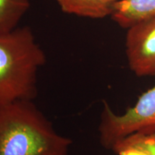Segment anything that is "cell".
<instances>
[{
    "instance_id": "1",
    "label": "cell",
    "mask_w": 155,
    "mask_h": 155,
    "mask_svg": "<svg viewBox=\"0 0 155 155\" xmlns=\"http://www.w3.org/2000/svg\"><path fill=\"white\" fill-rule=\"evenodd\" d=\"M71 144L32 100L0 105V155H68Z\"/></svg>"
},
{
    "instance_id": "2",
    "label": "cell",
    "mask_w": 155,
    "mask_h": 155,
    "mask_svg": "<svg viewBox=\"0 0 155 155\" xmlns=\"http://www.w3.org/2000/svg\"><path fill=\"white\" fill-rule=\"evenodd\" d=\"M46 55L28 27L0 33V105L34 100Z\"/></svg>"
},
{
    "instance_id": "3",
    "label": "cell",
    "mask_w": 155,
    "mask_h": 155,
    "mask_svg": "<svg viewBox=\"0 0 155 155\" xmlns=\"http://www.w3.org/2000/svg\"><path fill=\"white\" fill-rule=\"evenodd\" d=\"M155 128V86L144 92L125 114L117 115L104 101L98 131L101 144L111 150L128 136Z\"/></svg>"
},
{
    "instance_id": "4",
    "label": "cell",
    "mask_w": 155,
    "mask_h": 155,
    "mask_svg": "<svg viewBox=\"0 0 155 155\" xmlns=\"http://www.w3.org/2000/svg\"><path fill=\"white\" fill-rule=\"evenodd\" d=\"M126 55L137 76L155 75V16L127 29Z\"/></svg>"
},
{
    "instance_id": "5",
    "label": "cell",
    "mask_w": 155,
    "mask_h": 155,
    "mask_svg": "<svg viewBox=\"0 0 155 155\" xmlns=\"http://www.w3.org/2000/svg\"><path fill=\"white\" fill-rule=\"evenodd\" d=\"M155 16V0H119L111 17L119 26L129 29Z\"/></svg>"
},
{
    "instance_id": "6",
    "label": "cell",
    "mask_w": 155,
    "mask_h": 155,
    "mask_svg": "<svg viewBox=\"0 0 155 155\" xmlns=\"http://www.w3.org/2000/svg\"><path fill=\"white\" fill-rule=\"evenodd\" d=\"M119 0H57L63 12L91 19L111 16Z\"/></svg>"
},
{
    "instance_id": "7",
    "label": "cell",
    "mask_w": 155,
    "mask_h": 155,
    "mask_svg": "<svg viewBox=\"0 0 155 155\" xmlns=\"http://www.w3.org/2000/svg\"><path fill=\"white\" fill-rule=\"evenodd\" d=\"M30 7V0H0V33H7L18 28Z\"/></svg>"
},
{
    "instance_id": "8",
    "label": "cell",
    "mask_w": 155,
    "mask_h": 155,
    "mask_svg": "<svg viewBox=\"0 0 155 155\" xmlns=\"http://www.w3.org/2000/svg\"><path fill=\"white\" fill-rule=\"evenodd\" d=\"M134 149L146 155H155V128L128 136L116 143L111 150Z\"/></svg>"
},
{
    "instance_id": "9",
    "label": "cell",
    "mask_w": 155,
    "mask_h": 155,
    "mask_svg": "<svg viewBox=\"0 0 155 155\" xmlns=\"http://www.w3.org/2000/svg\"><path fill=\"white\" fill-rule=\"evenodd\" d=\"M118 155H146L140 151L134 150V149H121V150H116L114 152Z\"/></svg>"
}]
</instances>
